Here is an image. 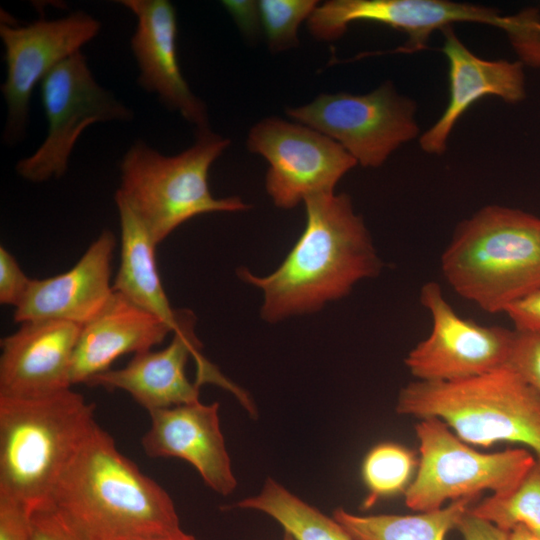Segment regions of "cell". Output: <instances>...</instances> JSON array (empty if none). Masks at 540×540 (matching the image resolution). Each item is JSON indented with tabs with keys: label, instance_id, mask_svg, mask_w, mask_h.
Returning <instances> with one entry per match:
<instances>
[{
	"label": "cell",
	"instance_id": "3957f363",
	"mask_svg": "<svg viewBox=\"0 0 540 540\" xmlns=\"http://www.w3.org/2000/svg\"><path fill=\"white\" fill-rule=\"evenodd\" d=\"M442 273L461 297L504 312L540 288V217L488 205L462 221L441 257Z\"/></svg>",
	"mask_w": 540,
	"mask_h": 540
},
{
	"label": "cell",
	"instance_id": "484cf974",
	"mask_svg": "<svg viewBox=\"0 0 540 540\" xmlns=\"http://www.w3.org/2000/svg\"><path fill=\"white\" fill-rule=\"evenodd\" d=\"M261 26L272 52H280L298 44L297 31L317 8L316 0L258 1Z\"/></svg>",
	"mask_w": 540,
	"mask_h": 540
},
{
	"label": "cell",
	"instance_id": "d4e9b609",
	"mask_svg": "<svg viewBox=\"0 0 540 540\" xmlns=\"http://www.w3.org/2000/svg\"><path fill=\"white\" fill-rule=\"evenodd\" d=\"M417 466L414 453L403 445L384 442L370 449L362 464L363 481L369 491L364 507H371L380 498L405 492Z\"/></svg>",
	"mask_w": 540,
	"mask_h": 540
},
{
	"label": "cell",
	"instance_id": "f546056e",
	"mask_svg": "<svg viewBox=\"0 0 540 540\" xmlns=\"http://www.w3.org/2000/svg\"><path fill=\"white\" fill-rule=\"evenodd\" d=\"M31 280L21 269L15 257L0 247V303L15 308L24 299Z\"/></svg>",
	"mask_w": 540,
	"mask_h": 540
},
{
	"label": "cell",
	"instance_id": "d6986e66",
	"mask_svg": "<svg viewBox=\"0 0 540 540\" xmlns=\"http://www.w3.org/2000/svg\"><path fill=\"white\" fill-rule=\"evenodd\" d=\"M442 33V52L448 62L449 101L441 117L419 138L421 149L434 155L445 152L459 118L477 100L491 95L515 104L526 98L521 61L483 59L461 42L452 26L444 28Z\"/></svg>",
	"mask_w": 540,
	"mask_h": 540
},
{
	"label": "cell",
	"instance_id": "836d02e7",
	"mask_svg": "<svg viewBox=\"0 0 540 540\" xmlns=\"http://www.w3.org/2000/svg\"><path fill=\"white\" fill-rule=\"evenodd\" d=\"M510 540H540V535L529 531L526 527L518 525L509 532Z\"/></svg>",
	"mask_w": 540,
	"mask_h": 540
},
{
	"label": "cell",
	"instance_id": "7a4b0ae2",
	"mask_svg": "<svg viewBox=\"0 0 540 540\" xmlns=\"http://www.w3.org/2000/svg\"><path fill=\"white\" fill-rule=\"evenodd\" d=\"M46 504L87 540H139L182 529L166 490L122 454L98 424Z\"/></svg>",
	"mask_w": 540,
	"mask_h": 540
},
{
	"label": "cell",
	"instance_id": "603a6c76",
	"mask_svg": "<svg viewBox=\"0 0 540 540\" xmlns=\"http://www.w3.org/2000/svg\"><path fill=\"white\" fill-rule=\"evenodd\" d=\"M232 507L262 512L278 522L294 540H352L332 517L308 504L272 478L255 496Z\"/></svg>",
	"mask_w": 540,
	"mask_h": 540
},
{
	"label": "cell",
	"instance_id": "9a60e30c",
	"mask_svg": "<svg viewBox=\"0 0 540 540\" xmlns=\"http://www.w3.org/2000/svg\"><path fill=\"white\" fill-rule=\"evenodd\" d=\"M136 17L130 47L138 66V85L157 95L171 111L178 112L196 131L210 128L205 103L190 89L177 57V17L167 0H122Z\"/></svg>",
	"mask_w": 540,
	"mask_h": 540
},
{
	"label": "cell",
	"instance_id": "f1b7e54d",
	"mask_svg": "<svg viewBox=\"0 0 540 540\" xmlns=\"http://www.w3.org/2000/svg\"><path fill=\"white\" fill-rule=\"evenodd\" d=\"M33 511L24 502L0 494V540H30Z\"/></svg>",
	"mask_w": 540,
	"mask_h": 540
},
{
	"label": "cell",
	"instance_id": "d590c367",
	"mask_svg": "<svg viewBox=\"0 0 540 540\" xmlns=\"http://www.w3.org/2000/svg\"><path fill=\"white\" fill-rule=\"evenodd\" d=\"M283 540H294L288 533L284 532Z\"/></svg>",
	"mask_w": 540,
	"mask_h": 540
},
{
	"label": "cell",
	"instance_id": "4fadbf2b",
	"mask_svg": "<svg viewBox=\"0 0 540 540\" xmlns=\"http://www.w3.org/2000/svg\"><path fill=\"white\" fill-rule=\"evenodd\" d=\"M420 301L432 318V329L405 358L416 380L455 381L506 365L514 330L462 318L433 281L422 286Z\"/></svg>",
	"mask_w": 540,
	"mask_h": 540
},
{
	"label": "cell",
	"instance_id": "6da1fadb",
	"mask_svg": "<svg viewBox=\"0 0 540 540\" xmlns=\"http://www.w3.org/2000/svg\"><path fill=\"white\" fill-rule=\"evenodd\" d=\"M304 204V231L282 264L263 277L244 268L237 271L239 278L263 291L261 316L271 323L317 311L381 269L371 236L348 195H315Z\"/></svg>",
	"mask_w": 540,
	"mask_h": 540
},
{
	"label": "cell",
	"instance_id": "cb8c5ba5",
	"mask_svg": "<svg viewBox=\"0 0 540 540\" xmlns=\"http://www.w3.org/2000/svg\"><path fill=\"white\" fill-rule=\"evenodd\" d=\"M469 511L496 527L510 532L522 525L540 535V459L535 461L519 483L508 493L491 495Z\"/></svg>",
	"mask_w": 540,
	"mask_h": 540
},
{
	"label": "cell",
	"instance_id": "ac0fdd59",
	"mask_svg": "<svg viewBox=\"0 0 540 540\" xmlns=\"http://www.w3.org/2000/svg\"><path fill=\"white\" fill-rule=\"evenodd\" d=\"M115 245L114 234L105 229L68 271L32 279L14 321L50 319L83 326L97 317L114 294L110 279Z\"/></svg>",
	"mask_w": 540,
	"mask_h": 540
},
{
	"label": "cell",
	"instance_id": "52a82bcc",
	"mask_svg": "<svg viewBox=\"0 0 540 540\" xmlns=\"http://www.w3.org/2000/svg\"><path fill=\"white\" fill-rule=\"evenodd\" d=\"M420 458L404 492L406 506L417 512L442 508L447 501L511 491L535 461L526 448L482 453L462 441L442 420L419 419L415 425Z\"/></svg>",
	"mask_w": 540,
	"mask_h": 540
},
{
	"label": "cell",
	"instance_id": "5b68a950",
	"mask_svg": "<svg viewBox=\"0 0 540 540\" xmlns=\"http://www.w3.org/2000/svg\"><path fill=\"white\" fill-rule=\"evenodd\" d=\"M395 409L438 418L471 446L516 443L540 459V394L507 365L461 380L413 381L400 390Z\"/></svg>",
	"mask_w": 540,
	"mask_h": 540
},
{
	"label": "cell",
	"instance_id": "277c9868",
	"mask_svg": "<svg viewBox=\"0 0 540 540\" xmlns=\"http://www.w3.org/2000/svg\"><path fill=\"white\" fill-rule=\"evenodd\" d=\"M97 424L95 404L71 388L39 397L0 396V494L35 509Z\"/></svg>",
	"mask_w": 540,
	"mask_h": 540
},
{
	"label": "cell",
	"instance_id": "7c38bea8",
	"mask_svg": "<svg viewBox=\"0 0 540 540\" xmlns=\"http://www.w3.org/2000/svg\"><path fill=\"white\" fill-rule=\"evenodd\" d=\"M357 21L387 25L407 34L396 51L414 52L426 47L430 35L454 23H477L497 27L512 40L523 25V14L503 15L495 8L449 0H330L319 4L307 26L319 40L341 37Z\"/></svg>",
	"mask_w": 540,
	"mask_h": 540
},
{
	"label": "cell",
	"instance_id": "83f0119b",
	"mask_svg": "<svg viewBox=\"0 0 540 540\" xmlns=\"http://www.w3.org/2000/svg\"><path fill=\"white\" fill-rule=\"evenodd\" d=\"M30 540H87L49 504L34 509Z\"/></svg>",
	"mask_w": 540,
	"mask_h": 540
},
{
	"label": "cell",
	"instance_id": "9c48e42d",
	"mask_svg": "<svg viewBox=\"0 0 540 540\" xmlns=\"http://www.w3.org/2000/svg\"><path fill=\"white\" fill-rule=\"evenodd\" d=\"M416 102L388 81L366 94L323 93L286 110L289 117L340 144L363 167H379L419 134Z\"/></svg>",
	"mask_w": 540,
	"mask_h": 540
},
{
	"label": "cell",
	"instance_id": "1f68e13d",
	"mask_svg": "<svg viewBox=\"0 0 540 540\" xmlns=\"http://www.w3.org/2000/svg\"><path fill=\"white\" fill-rule=\"evenodd\" d=\"M463 540H510L509 532L473 515L469 510L456 528Z\"/></svg>",
	"mask_w": 540,
	"mask_h": 540
},
{
	"label": "cell",
	"instance_id": "4dcf8cb0",
	"mask_svg": "<svg viewBox=\"0 0 540 540\" xmlns=\"http://www.w3.org/2000/svg\"><path fill=\"white\" fill-rule=\"evenodd\" d=\"M504 312L515 330L540 333V288L510 304Z\"/></svg>",
	"mask_w": 540,
	"mask_h": 540
},
{
	"label": "cell",
	"instance_id": "4316f807",
	"mask_svg": "<svg viewBox=\"0 0 540 540\" xmlns=\"http://www.w3.org/2000/svg\"><path fill=\"white\" fill-rule=\"evenodd\" d=\"M506 365L540 394V333L514 329Z\"/></svg>",
	"mask_w": 540,
	"mask_h": 540
},
{
	"label": "cell",
	"instance_id": "e575fe53",
	"mask_svg": "<svg viewBox=\"0 0 540 540\" xmlns=\"http://www.w3.org/2000/svg\"><path fill=\"white\" fill-rule=\"evenodd\" d=\"M139 540H198V539L192 534L186 533L185 531L180 529L176 532L169 533L166 535L143 538Z\"/></svg>",
	"mask_w": 540,
	"mask_h": 540
},
{
	"label": "cell",
	"instance_id": "5bb4252c",
	"mask_svg": "<svg viewBox=\"0 0 540 540\" xmlns=\"http://www.w3.org/2000/svg\"><path fill=\"white\" fill-rule=\"evenodd\" d=\"M196 316L178 309L171 342L162 350L135 354L126 366L92 377L87 385L127 392L148 412L199 401V386L225 377L200 353Z\"/></svg>",
	"mask_w": 540,
	"mask_h": 540
},
{
	"label": "cell",
	"instance_id": "ffe728a7",
	"mask_svg": "<svg viewBox=\"0 0 540 540\" xmlns=\"http://www.w3.org/2000/svg\"><path fill=\"white\" fill-rule=\"evenodd\" d=\"M171 332L165 322L114 291L101 313L82 327L72 360V385L87 384L122 355L151 350Z\"/></svg>",
	"mask_w": 540,
	"mask_h": 540
},
{
	"label": "cell",
	"instance_id": "d6a6232c",
	"mask_svg": "<svg viewBox=\"0 0 540 540\" xmlns=\"http://www.w3.org/2000/svg\"><path fill=\"white\" fill-rule=\"evenodd\" d=\"M238 28L247 36H255L261 26L258 1H222Z\"/></svg>",
	"mask_w": 540,
	"mask_h": 540
},
{
	"label": "cell",
	"instance_id": "8992f818",
	"mask_svg": "<svg viewBox=\"0 0 540 540\" xmlns=\"http://www.w3.org/2000/svg\"><path fill=\"white\" fill-rule=\"evenodd\" d=\"M230 140L211 131H196L194 144L164 155L143 140L135 141L120 161V198L143 224L156 245L191 218L248 208L239 197L215 198L209 169Z\"/></svg>",
	"mask_w": 540,
	"mask_h": 540
},
{
	"label": "cell",
	"instance_id": "ba28073f",
	"mask_svg": "<svg viewBox=\"0 0 540 540\" xmlns=\"http://www.w3.org/2000/svg\"><path fill=\"white\" fill-rule=\"evenodd\" d=\"M48 132L31 155L16 164V172L32 183L63 176L81 133L97 122L131 121L133 111L102 87L79 51L57 65L40 84Z\"/></svg>",
	"mask_w": 540,
	"mask_h": 540
},
{
	"label": "cell",
	"instance_id": "2e32d148",
	"mask_svg": "<svg viewBox=\"0 0 540 540\" xmlns=\"http://www.w3.org/2000/svg\"><path fill=\"white\" fill-rule=\"evenodd\" d=\"M82 325L61 320L20 323L1 339L0 396L39 397L71 388Z\"/></svg>",
	"mask_w": 540,
	"mask_h": 540
},
{
	"label": "cell",
	"instance_id": "30bf717a",
	"mask_svg": "<svg viewBox=\"0 0 540 540\" xmlns=\"http://www.w3.org/2000/svg\"><path fill=\"white\" fill-rule=\"evenodd\" d=\"M101 30L98 19L84 11L40 19L24 26L1 18L6 78L1 92L7 106L3 140L15 145L26 135L35 87L62 61L81 51Z\"/></svg>",
	"mask_w": 540,
	"mask_h": 540
},
{
	"label": "cell",
	"instance_id": "8fae6325",
	"mask_svg": "<svg viewBox=\"0 0 540 540\" xmlns=\"http://www.w3.org/2000/svg\"><path fill=\"white\" fill-rule=\"evenodd\" d=\"M247 147L266 159V190L283 209L334 193L356 160L336 141L298 122L268 117L249 131Z\"/></svg>",
	"mask_w": 540,
	"mask_h": 540
},
{
	"label": "cell",
	"instance_id": "7402d4cb",
	"mask_svg": "<svg viewBox=\"0 0 540 540\" xmlns=\"http://www.w3.org/2000/svg\"><path fill=\"white\" fill-rule=\"evenodd\" d=\"M474 499L462 498L442 508L412 515H358L340 507L332 517L352 540H445Z\"/></svg>",
	"mask_w": 540,
	"mask_h": 540
},
{
	"label": "cell",
	"instance_id": "e0dca14e",
	"mask_svg": "<svg viewBox=\"0 0 540 540\" xmlns=\"http://www.w3.org/2000/svg\"><path fill=\"white\" fill-rule=\"evenodd\" d=\"M151 425L141 446L151 458H179L199 472L206 485L227 496L236 486L220 427L219 404L200 401L148 412Z\"/></svg>",
	"mask_w": 540,
	"mask_h": 540
},
{
	"label": "cell",
	"instance_id": "44dd1931",
	"mask_svg": "<svg viewBox=\"0 0 540 540\" xmlns=\"http://www.w3.org/2000/svg\"><path fill=\"white\" fill-rule=\"evenodd\" d=\"M114 199L120 219L121 250L113 290L165 322L174 332L178 309L171 307L160 280L157 245L129 207L120 198Z\"/></svg>",
	"mask_w": 540,
	"mask_h": 540
}]
</instances>
